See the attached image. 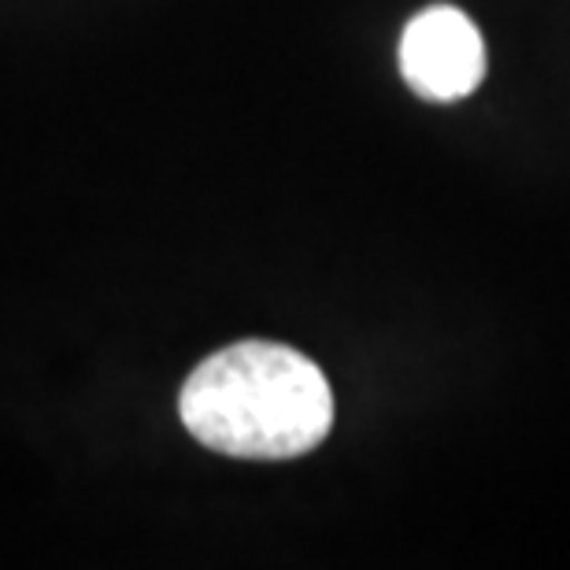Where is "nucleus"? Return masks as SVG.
I'll use <instances>...</instances> for the list:
<instances>
[{
  "instance_id": "obj_1",
  "label": "nucleus",
  "mask_w": 570,
  "mask_h": 570,
  "mask_svg": "<svg viewBox=\"0 0 570 570\" xmlns=\"http://www.w3.org/2000/svg\"><path fill=\"white\" fill-rule=\"evenodd\" d=\"M178 415L204 449L234 460H296L334 426L323 367L278 341H237L189 374Z\"/></svg>"
},
{
  "instance_id": "obj_2",
  "label": "nucleus",
  "mask_w": 570,
  "mask_h": 570,
  "mask_svg": "<svg viewBox=\"0 0 570 570\" xmlns=\"http://www.w3.org/2000/svg\"><path fill=\"white\" fill-rule=\"evenodd\" d=\"M401 75L423 100L452 105L485 78V41L471 16L452 4H430L404 27Z\"/></svg>"
}]
</instances>
